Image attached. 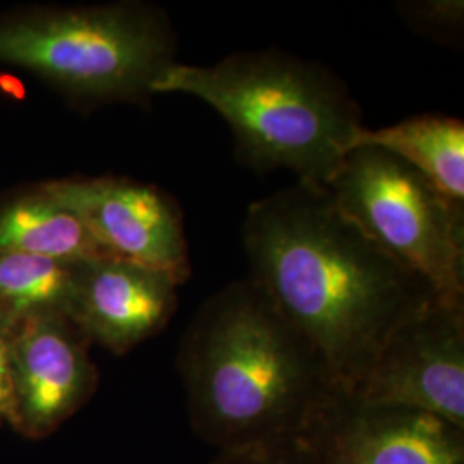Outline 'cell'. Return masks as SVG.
Returning a JSON list of instances; mask_svg holds the SVG:
<instances>
[{
	"instance_id": "3",
	"label": "cell",
	"mask_w": 464,
	"mask_h": 464,
	"mask_svg": "<svg viewBox=\"0 0 464 464\" xmlns=\"http://www.w3.org/2000/svg\"><path fill=\"white\" fill-rule=\"evenodd\" d=\"M153 93L205 102L234 136L236 159L327 186L365 130L348 86L327 67L281 50L236 52L212 66L172 64Z\"/></svg>"
},
{
	"instance_id": "10",
	"label": "cell",
	"mask_w": 464,
	"mask_h": 464,
	"mask_svg": "<svg viewBox=\"0 0 464 464\" xmlns=\"http://www.w3.org/2000/svg\"><path fill=\"white\" fill-rule=\"evenodd\" d=\"M178 281L117 256L83 262L71 320L90 343L126 354L164 331L178 308Z\"/></svg>"
},
{
	"instance_id": "1",
	"label": "cell",
	"mask_w": 464,
	"mask_h": 464,
	"mask_svg": "<svg viewBox=\"0 0 464 464\" xmlns=\"http://www.w3.org/2000/svg\"><path fill=\"white\" fill-rule=\"evenodd\" d=\"M241 234L249 279L312 343L348 394L391 332L437 296L344 216L325 186L296 181L251 203Z\"/></svg>"
},
{
	"instance_id": "5",
	"label": "cell",
	"mask_w": 464,
	"mask_h": 464,
	"mask_svg": "<svg viewBox=\"0 0 464 464\" xmlns=\"http://www.w3.org/2000/svg\"><path fill=\"white\" fill-rule=\"evenodd\" d=\"M335 205L439 298L464 301V207L375 147L351 150L331 183Z\"/></svg>"
},
{
	"instance_id": "15",
	"label": "cell",
	"mask_w": 464,
	"mask_h": 464,
	"mask_svg": "<svg viewBox=\"0 0 464 464\" xmlns=\"http://www.w3.org/2000/svg\"><path fill=\"white\" fill-rule=\"evenodd\" d=\"M210 464H318L306 442H284L217 452Z\"/></svg>"
},
{
	"instance_id": "2",
	"label": "cell",
	"mask_w": 464,
	"mask_h": 464,
	"mask_svg": "<svg viewBox=\"0 0 464 464\" xmlns=\"http://www.w3.org/2000/svg\"><path fill=\"white\" fill-rule=\"evenodd\" d=\"M178 370L191 427L218 452L306 440L343 392L312 343L249 277L199 306Z\"/></svg>"
},
{
	"instance_id": "6",
	"label": "cell",
	"mask_w": 464,
	"mask_h": 464,
	"mask_svg": "<svg viewBox=\"0 0 464 464\" xmlns=\"http://www.w3.org/2000/svg\"><path fill=\"white\" fill-rule=\"evenodd\" d=\"M353 396L464 429V301L430 299L385 339Z\"/></svg>"
},
{
	"instance_id": "8",
	"label": "cell",
	"mask_w": 464,
	"mask_h": 464,
	"mask_svg": "<svg viewBox=\"0 0 464 464\" xmlns=\"http://www.w3.org/2000/svg\"><path fill=\"white\" fill-rule=\"evenodd\" d=\"M90 341L67 316L34 318L11 334L13 413L9 425L44 439L76 415L99 385Z\"/></svg>"
},
{
	"instance_id": "7",
	"label": "cell",
	"mask_w": 464,
	"mask_h": 464,
	"mask_svg": "<svg viewBox=\"0 0 464 464\" xmlns=\"http://www.w3.org/2000/svg\"><path fill=\"white\" fill-rule=\"evenodd\" d=\"M44 186L82 218L111 256L151 266L181 285L191 276L183 212L153 184L130 178H67Z\"/></svg>"
},
{
	"instance_id": "16",
	"label": "cell",
	"mask_w": 464,
	"mask_h": 464,
	"mask_svg": "<svg viewBox=\"0 0 464 464\" xmlns=\"http://www.w3.org/2000/svg\"><path fill=\"white\" fill-rule=\"evenodd\" d=\"M11 334L13 329L0 322V425L9 423L13 413Z\"/></svg>"
},
{
	"instance_id": "13",
	"label": "cell",
	"mask_w": 464,
	"mask_h": 464,
	"mask_svg": "<svg viewBox=\"0 0 464 464\" xmlns=\"http://www.w3.org/2000/svg\"><path fill=\"white\" fill-rule=\"evenodd\" d=\"M82 264L0 253V322L14 329L42 316L71 320Z\"/></svg>"
},
{
	"instance_id": "4",
	"label": "cell",
	"mask_w": 464,
	"mask_h": 464,
	"mask_svg": "<svg viewBox=\"0 0 464 464\" xmlns=\"http://www.w3.org/2000/svg\"><path fill=\"white\" fill-rule=\"evenodd\" d=\"M0 63L32 71L83 107L141 105L176 64V32L147 2L16 9L0 16Z\"/></svg>"
},
{
	"instance_id": "11",
	"label": "cell",
	"mask_w": 464,
	"mask_h": 464,
	"mask_svg": "<svg viewBox=\"0 0 464 464\" xmlns=\"http://www.w3.org/2000/svg\"><path fill=\"white\" fill-rule=\"evenodd\" d=\"M0 253L71 264L111 256L71 208L44 183L0 198Z\"/></svg>"
},
{
	"instance_id": "9",
	"label": "cell",
	"mask_w": 464,
	"mask_h": 464,
	"mask_svg": "<svg viewBox=\"0 0 464 464\" xmlns=\"http://www.w3.org/2000/svg\"><path fill=\"white\" fill-rule=\"evenodd\" d=\"M318 464H464V429L341 392L303 440Z\"/></svg>"
},
{
	"instance_id": "12",
	"label": "cell",
	"mask_w": 464,
	"mask_h": 464,
	"mask_svg": "<svg viewBox=\"0 0 464 464\" xmlns=\"http://www.w3.org/2000/svg\"><path fill=\"white\" fill-rule=\"evenodd\" d=\"M356 147H375L398 157L448 198L464 203L463 121L416 116L381 130L365 128Z\"/></svg>"
},
{
	"instance_id": "14",
	"label": "cell",
	"mask_w": 464,
	"mask_h": 464,
	"mask_svg": "<svg viewBox=\"0 0 464 464\" xmlns=\"http://www.w3.org/2000/svg\"><path fill=\"white\" fill-rule=\"evenodd\" d=\"M404 19L420 32L439 36L448 42L463 32L464 4L461 0H427L404 2L399 7Z\"/></svg>"
}]
</instances>
